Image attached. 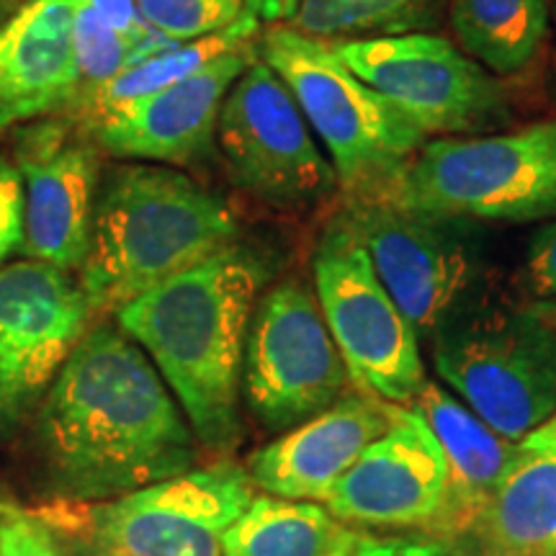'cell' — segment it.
<instances>
[{"instance_id":"24","label":"cell","mask_w":556,"mask_h":556,"mask_svg":"<svg viewBox=\"0 0 556 556\" xmlns=\"http://www.w3.org/2000/svg\"><path fill=\"white\" fill-rule=\"evenodd\" d=\"M451 0H302L291 26L323 41L433 31Z\"/></svg>"},{"instance_id":"7","label":"cell","mask_w":556,"mask_h":556,"mask_svg":"<svg viewBox=\"0 0 556 556\" xmlns=\"http://www.w3.org/2000/svg\"><path fill=\"white\" fill-rule=\"evenodd\" d=\"M253 490L248 469L217 462L45 520L80 556H225L222 541Z\"/></svg>"},{"instance_id":"3","label":"cell","mask_w":556,"mask_h":556,"mask_svg":"<svg viewBox=\"0 0 556 556\" xmlns=\"http://www.w3.org/2000/svg\"><path fill=\"white\" fill-rule=\"evenodd\" d=\"M229 206L168 165H114L99 186L93 238L80 268L90 309L116 312L157 283L235 245Z\"/></svg>"},{"instance_id":"5","label":"cell","mask_w":556,"mask_h":556,"mask_svg":"<svg viewBox=\"0 0 556 556\" xmlns=\"http://www.w3.org/2000/svg\"><path fill=\"white\" fill-rule=\"evenodd\" d=\"M430 345L438 379L507 441L556 415V319L544 309L467 307Z\"/></svg>"},{"instance_id":"18","label":"cell","mask_w":556,"mask_h":556,"mask_svg":"<svg viewBox=\"0 0 556 556\" xmlns=\"http://www.w3.org/2000/svg\"><path fill=\"white\" fill-rule=\"evenodd\" d=\"M80 0H29L0 24V131L80 101L75 11Z\"/></svg>"},{"instance_id":"16","label":"cell","mask_w":556,"mask_h":556,"mask_svg":"<svg viewBox=\"0 0 556 556\" xmlns=\"http://www.w3.org/2000/svg\"><path fill=\"white\" fill-rule=\"evenodd\" d=\"M258 58V41L222 54L186 80L93 116V142L139 163L191 165L212 155L229 88Z\"/></svg>"},{"instance_id":"26","label":"cell","mask_w":556,"mask_h":556,"mask_svg":"<svg viewBox=\"0 0 556 556\" xmlns=\"http://www.w3.org/2000/svg\"><path fill=\"white\" fill-rule=\"evenodd\" d=\"M137 5L150 29L178 45L225 31L245 13V0H137Z\"/></svg>"},{"instance_id":"30","label":"cell","mask_w":556,"mask_h":556,"mask_svg":"<svg viewBox=\"0 0 556 556\" xmlns=\"http://www.w3.org/2000/svg\"><path fill=\"white\" fill-rule=\"evenodd\" d=\"M528 276L541 296L556 302V222L541 227L528 245Z\"/></svg>"},{"instance_id":"9","label":"cell","mask_w":556,"mask_h":556,"mask_svg":"<svg viewBox=\"0 0 556 556\" xmlns=\"http://www.w3.org/2000/svg\"><path fill=\"white\" fill-rule=\"evenodd\" d=\"M330 45L361 80L426 135H490L510 122V96L495 75L433 31Z\"/></svg>"},{"instance_id":"2","label":"cell","mask_w":556,"mask_h":556,"mask_svg":"<svg viewBox=\"0 0 556 556\" xmlns=\"http://www.w3.org/2000/svg\"><path fill=\"white\" fill-rule=\"evenodd\" d=\"M263 263L238 242L116 309L124 336L178 400L193 435L225 451L240 435L245 345Z\"/></svg>"},{"instance_id":"28","label":"cell","mask_w":556,"mask_h":556,"mask_svg":"<svg viewBox=\"0 0 556 556\" xmlns=\"http://www.w3.org/2000/svg\"><path fill=\"white\" fill-rule=\"evenodd\" d=\"M90 3H93V9L101 13V18L106 21L111 29L119 31L124 39H129L137 47V62L178 45V41L165 39L163 34L150 29V24L139 13L137 0H90Z\"/></svg>"},{"instance_id":"17","label":"cell","mask_w":556,"mask_h":556,"mask_svg":"<svg viewBox=\"0 0 556 556\" xmlns=\"http://www.w3.org/2000/svg\"><path fill=\"white\" fill-rule=\"evenodd\" d=\"M394 405L371 394L340 397L336 405L250 458L248 475L258 490L283 500H328L358 456L392 426Z\"/></svg>"},{"instance_id":"27","label":"cell","mask_w":556,"mask_h":556,"mask_svg":"<svg viewBox=\"0 0 556 556\" xmlns=\"http://www.w3.org/2000/svg\"><path fill=\"white\" fill-rule=\"evenodd\" d=\"M0 556H73L45 516L0 503Z\"/></svg>"},{"instance_id":"13","label":"cell","mask_w":556,"mask_h":556,"mask_svg":"<svg viewBox=\"0 0 556 556\" xmlns=\"http://www.w3.org/2000/svg\"><path fill=\"white\" fill-rule=\"evenodd\" d=\"M90 315L70 270L31 258L0 268V433L45 400L88 332Z\"/></svg>"},{"instance_id":"33","label":"cell","mask_w":556,"mask_h":556,"mask_svg":"<svg viewBox=\"0 0 556 556\" xmlns=\"http://www.w3.org/2000/svg\"><path fill=\"white\" fill-rule=\"evenodd\" d=\"M364 556H387V554H384V552H381V548H379V539H377V541H374V544H371V546H368V552H366Z\"/></svg>"},{"instance_id":"20","label":"cell","mask_w":556,"mask_h":556,"mask_svg":"<svg viewBox=\"0 0 556 556\" xmlns=\"http://www.w3.org/2000/svg\"><path fill=\"white\" fill-rule=\"evenodd\" d=\"M469 539L479 556H556V415L518 441Z\"/></svg>"},{"instance_id":"35","label":"cell","mask_w":556,"mask_h":556,"mask_svg":"<svg viewBox=\"0 0 556 556\" xmlns=\"http://www.w3.org/2000/svg\"><path fill=\"white\" fill-rule=\"evenodd\" d=\"M552 3V18H556V0H548Z\"/></svg>"},{"instance_id":"29","label":"cell","mask_w":556,"mask_h":556,"mask_svg":"<svg viewBox=\"0 0 556 556\" xmlns=\"http://www.w3.org/2000/svg\"><path fill=\"white\" fill-rule=\"evenodd\" d=\"M24 248V178L16 165L0 160V268Z\"/></svg>"},{"instance_id":"11","label":"cell","mask_w":556,"mask_h":556,"mask_svg":"<svg viewBox=\"0 0 556 556\" xmlns=\"http://www.w3.org/2000/svg\"><path fill=\"white\" fill-rule=\"evenodd\" d=\"M348 368L315 291L289 278L255 304L242 389L253 415L270 430L307 422L343 397Z\"/></svg>"},{"instance_id":"12","label":"cell","mask_w":556,"mask_h":556,"mask_svg":"<svg viewBox=\"0 0 556 556\" xmlns=\"http://www.w3.org/2000/svg\"><path fill=\"white\" fill-rule=\"evenodd\" d=\"M366 248L379 281L420 338L467 309L479 276L475 242L456 217L415 212L384 199L348 201L340 217Z\"/></svg>"},{"instance_id":"23","label":"cell","mask_w":556,"mask_h":556,"mask_svg":"<svg viewBox=\"0 0 556 556\" xmlns=\"http://www.w3.org/2000/svg\"><path fill=\"white\" fill-rule=\"evenodd\" d=\"M261 29V21L253 13H242L232 26L225 31L212 34V37L186 41V45L168 47V50L152 54V58L137 62L127 70H122L116 78H111L106 86L96 90L83 106L90 109V114H103V111L119 109L124 103L144 99V96L155 93L173 86V83L186 80L189 75L199 73L208 62H214L222 54L238 50L242 45L255 41Z\"/></svg>"},{"instance_id":"32","label":"cell","mask_w":556,"mask_h":556,"mask_svg":"<svg viewBox=\"0 0 556 556\" xmlns=\"http://www.w3.org/2000/svg\"><path fill=\"white\" fill-rule=\"evenodd\" d=\"M379 548L387 556H454V552L443 541H379Z\"/></svg>"},{"instance_id":"31","label":"cell","mask_w":556,"mask_h":556,"mask_svg":"<svg viewBox=\"0 0 556 556\" xmlns=\"http://www.w3.org/2000/svg\"><path fill=\"white\" fill-rule=\"evenodd\" d=\"M302 0H245V11L253 13L261 24H291Z\"/></svg>"},{"instance_id":"21","label":"cell","mask_w":556,"mask_h":556,"mask_svg":"<svg viewBox=\"0 0 556 556\" xmlns=\"http://www.w3.org/2000/svg\"><path fill=\"white\" fill-rule=\"evenodd\" d=\"M366 536L309 500L253 497L222 541L225 556H364Z\"/></svg>"},{"instance_id":"19","label":"cell","mask_w":556,"mask_h":556,"mask_svg":"<svg viewBox=\"0 0 556 556\" xmlns=\"http://www.w3.org/2000/svg\"><path fill=\"white\" fill-rule=\"evenodd\" d=\"M409 407L426 417L448 467L441 516L426 533H435L438 541L469 539L503 484L518 454V443L495 433L462 400L433 381H426Z\"/></svg>"},{"instance_id":"10","label":"cell","mask_w":556,"mask_h":556,"mask_svg":"<svg viewBox=\"0 0 556 556\" xmlns=\"http://www.w3.org/2000/svg\"><path fill=\"white\" fill-rule=\"evenodd\" d=\"M217 148L232 184L268 206H307L338 184L287 83L261 54L222 103Z\"/></svg>"},{"instance_id":"22","label":"cell","mask_w":556,"mask_h":556,"mask_svg":"<svg viewBox=\"0 0 556 556\" xmlns=\"http://www.w3.org/2000/svg\"><path fill=\"white\" fill-rule=\"evenodd\" d=\"M448 16L462 52L492 75L526 73L552 31L548 0H451Z\"/></svg>"},{"instance_id":"34","label":"cell","mask_w":556,"mask_h":556,"mask_svg":"<svg viewBox=\"0 0 556 556\" xmlns=\"http://www.w3.org/2000/svg\"><path fill=\"white\" fill-rule=\"evenodd\" d=\"M5 9H9V0H0V18H3Z\"/></svg>"},{"instance_id":"15","label":"cell","mask_w":556,"mask_h":556,"mask_svg":"<svg viewBox=\"0 0 556 556\" xmlns=\"http://www.w3.org/2000/svg\"><path fill=\"white\" fill-rule=\"evenodd\" d=\"M446 479V456L426 417L394 405L392 426L345 471L325 505L345 523L428 531L441 516Z\"/></svg>"},{"instance_id":"25","label":"cell","mask_w":556,"mask_h":556,"mask_svg":"<svg viewBox=\"0 0 556 556\" xmlns=\"http://www.w3.org/2000/svg\"><path fill=\"white\" fill-rule=\"evenodd\" d=\"M137 47L114 31L90 0H80L75 11V60L80 73V101L83 106L90 96L111 78L137 62Z\"/></svg>"},{"instance_id":"14","label":"cell","mask_w":556,"mask_h":556,"mask_svg":"<svg viewBox=\"0 0 556 556\" xmlns=\"http://www.w3.org/2000/svg\"><path fill=\"white\" fill-rule=\"evenodd\" d=\"M16 168L24 178V248L31 261L78 270L88 258L99 199V152L65 124L18 131Z\"/></svg>"},{"instance_id":"6","label":"cell","mask_w":556,"mask_h":556,"mask_svg":"<svg viewBox=\"0 0 556 556\" xmlns=\"http://www.w3.org/2000/svg\"><path fill=\"white\" fill-rule=\"evenodd\" d=\"M384 201L456 219L556 217V116L422 144Z\"/></svg>"},{"instance_id":"4","label":"cell","mask_w":556,"mask_h":556,"mask_svg":"<svg viewBox=\"0 0 556 556\" xmlns=\"http://www.w3.org/2000/svg\"><path fill=\"white\" fill-rule=\"evenodd\" d=\"M258 54L287 83L348 201L387 197L426 144V131L338 58L330 41L268 26Z\"/></svg>"},{"instance_id":"8","label":"cell","mask_w":556,"mask_h":556,"mask_svg":"<svg viewBox=\"0 0 556 556\" xmlns=\"http://www.w3.org/2000/svg\"><path fill=\"white\" fill-rule=\"evenodd\" d=\"M315 296L356 389L389 405H413L428 381L420 336L343 219L317 245Z\"/></svg>"},{"instance_id":"1","label":"cell","mask_w":556,"mask_h":556,"mask_svg":"<svg viewBox=\"0 0 556 556\" xmlns=\"http://www.w3.org/2000/svg\"><path fill=\"white\" fill-rule=\"evenodd\" d=\"M47 477L67 500H114L180 477L197 435L148 353L99 325L70 353L37 417Z\"/></svg>"}]
</instances>
